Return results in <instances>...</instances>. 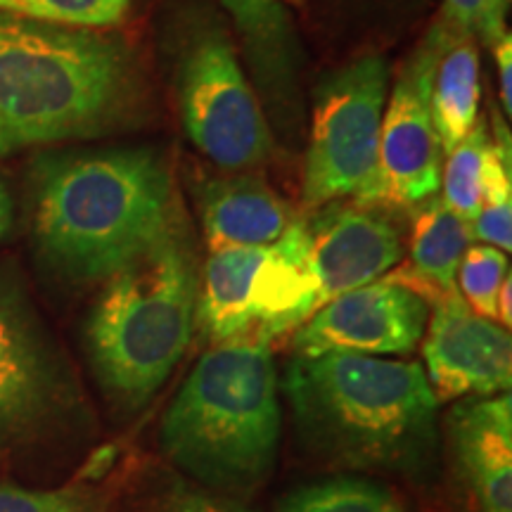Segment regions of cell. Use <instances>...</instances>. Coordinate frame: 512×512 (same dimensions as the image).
I'll list each match as a JSON object with an SVG mask.
<instances>
[{"label":"cell","instance_id":"2e32d148","mask_svg":"<svg viewBox=\"0 0 512 512\" xmlns=\"http://www.w3.org/2000/svg\"><path fill=\"white\" fill-rule=\"evenodd\" d=\"M264 254L266 247H226L209 254L195 318L214 342L242 337L254 323L252 290Z\"/></svg>","mask_w":512,"mask_h":512},{"label":"cell","instance_id":"83f0119b","mask_svg":"<svg viewBox=\"0 0 512 512\" xmlns=\"http://www.w3.org/2000/svg\"><path fill=\"white\" fill-rule=\"evenodd\" d=\"M510 0H484V12L482 22H479L477 34L484 38L486 46H494V43L503 34V22H505V8H508Z\"/></svg>","mask_w":512,"mask_h":512},{"label":"cell","instance_id":"5b68a950","mask_svg":"<svg viewBox=\"0 0 512 512\" xmlns=\"http://www.w3.org/2000/svg\"><path fill=\"white\" fill-rule=\"evenodd\" d=\"M197 268L181 223L107 278L88 320L100 382L126 406H143L174 373L197 306Z\"/></svg>","mask_w":512,"mask_h":512},{"label":"cell","instance_id":"8992f818","mask_svg":"<svg viewBox=\"0 0 512 512\" xmlns=\"http://www.w3.org/2000/svg\"><path fill=\"white\" fill-rule=\"evenodd\" d=\"M387 91L389 64L382 55L358 57L320 88L304 169L306 209L328 207L344 197L368 202Z\"/></svg>","mask_w":512,"mask_h":512},{"label":"cell","instance_id":"44dd1931","mask_svg":"<svg viewBox=\"0 0 512 512\" xmlns=\"http://www.w3.org/2000/svg\"><path fill=\"white\" fill-rule=\"evenodd\" d=\"M491 136L489 126L482 119L472 126V131L448 152L444 183V204L456 211L460 219L472 221L482 207L484 164L489 155Z\"/></svg>","mask_w":512,"mask_h":512},{"label":"cell","instance_id":"cb8c5ba5","mask_svg":"<svg viewBox=\"0 0 512 512\" xmlns=\"http://www.w3.org/2000/svg\"><path fill=\"white\" fill-rule=\"evenodd\" d=\"M0 512H91L74 491H34L0 484Z\"/></svg>","mask_w":512,"mask_h":512},{"label":"cell","instance_id":"ba28073f","mask_svg":"<svg viewBox=\"0 0 512 512\" xmlns=\"http://www.w3.org/2000/svg\"><path fill=\"white\" fill-rule=\"evenodd\" d=\"M456 36L434 24L422 46L403 64L384 105L375 185L366 204L415 207L441 188V145L432 124L430 95L437 62Z\"/></svg>","mask_w":512,"mask_h":512},{"label":"cell","instance_id":"7402d4cb","mask_svg":"<svg viewBox=\"0 0 512 512\" xmlns=\"http://www.w3.org/2000/svg\"><path fill=\"white\" fill-rule=\"evenodd\" d=\"M0 12L67 29H112L131 12V0H0Z\"/></svg>","mask_w":512,"mask_h":512},{"label":"cell","instance_id":"484cf974","mask_svg":"<svg viewBox=\"0 0 512 512\" xmlns=\"http://www.w3.org/2000/svg\"><path fill=\"white\" fill-rule=\"evenodd\" d=\"M166 512H254L228 496H209L200 491H185L169 503Z\"/></svg>","mask_w":512,"mask_h":512},{"label":"cell","instance_id":"9a60e30c","mask_svg":"<svg viewBox=\"0 0 512 512\" xmlns=\"http://www.w3.org/2000/svg\"><path fill=\"white\" fill-rule=\"evenodd\" d=\"M202 226L211 252L226 247H268L290 226L285 202L256 176L209 183L202 195Z\"/></svg>","mask_w":512,"mask_h":512},{"label":"cell","instance_id":"277c9868","mask_svg":"<svg viewBox=\"0 0 512 512\" xmlns=\"http://www.w3.org/2000/svg\"><path fill=\"white\" fill-rule=\"evenodd\" d=\"M162 446L211 489L247 494L271 475L280 444L273 354L264 337H235L200 358L162 422Z\"/></svg>","mask_w":512,"mask_h":512},{"label":"cell","instance_id":"603a6c76","mask_svg":"<svg viewBox=\"0 0 512 512\" xmlns=\"http://www.w3.org/2000/svg\"><path fill=\"white\" fill-rule=\"evenodd\" d=\"M508 278V256L489 245L467 247L456 273V290L477 316L496 320L498 292Z\"/></svg>","mask_w":512,"mask_h":512},{"label":"cell","instance_id":"7c38bea8","mask_svg":"<svg viewBox=\"0 0 512 512\" xmlns=\"http://www.w3.org/2000/svg\"><path fill=\"white\" fill-rule=\"evenodd\" d=\"M311 261L320 285V306L387 275L403 256L396 228L373 209L320 207L306 223Z\"/></svg>","mask_w":512,"mask_h":512},{"label":"cell","instance_id":"7a4b0ae2","mask_svg":"<svg viewBox=\"0 0 512 512\" xmlns=\"http://www.w3.org/2000/svg\"><path fill=\"white\" fill-rule=\"evenodd\" d=\"M176 221L171 171L152 150L57 155L36 166V245L67 278L107 280Z\"/></svg>","mask_w":512,"mask_h":512},{"label":"cell","instance_id":"3957f363","mask_svg":"<svg viewBox=\"0 0 512 512\" xmlns=\"http://www.w3.org/2000/svg\"><path fill=\"white\" fill-rule=\"evenodd\" d=\"M131 98L121 43L0 12V155L98 136Z\"/></svg>","mask_w":512,"mask_h":512},{"label":"cell","instance_id":"ac0fdd59","mask_svg":"<svg viewBox=\"0 0 512 512\" xmlns=\"http://www.w3.org/2000/svg\"><path fill=\"white\" fill-rule=\"evenodd\" d=\"M430 110L441 152L448 155L477 124L479 55L472 38L448 41L434 72Z\"/></svg>","mask_w":512,"mask_h":512},{"label":"cell","instance_id":"9c48e42d","mask_svg":"<svg viewBox=\"0 0 512 512\" xmlns=\"http://www.w3.org/2000/svg\"><path fill=\"white\" fill-rule=\"evenodd\" d=\"M430 304L394 280L382 278L339 294L294 332L299 356L351 351L366 356L411 354L425 335Z\"/></svg>","mask_w":512,"mask_h":512},{"label":"cell","instance_id":"4316f807","mask_svg":"<svg viewBox=\"0 0 512 512\" xmlns=\"http://www.w3.org/2000/svg\"><path fill=\"white\" fill-rule=\"evenodd\" d=\"M494 57L498 67V83H501V100L505 117L512 114V38L503 31L501 38L494 43Z\"/></svg>","mask_w":512,"mask_h":512},{"label":"cell","instance_id":"6da1fadb","mask_svg":"<svg viewBox=\"0 0 512 512\" xmlns=\"http://www.w3.org/2000/svg\"><path fill=\"white\" fill-rule=\"evenodd\" d=\"M285 399L311 453L349 470L427 475L437 456V396L420 363L328 351L294 356Z\"/></svg>","mask_w":512,"mask_h":512},{"label":"cell","instance_id":"ffe728a7","mask_svg":"<svg viewBox=\"0 0 512 512\" xmlns=\"http://www.w3.org/2000/svg\"><path fill=\"white\" fill-rule=\"evenodd\" d=\"M278 512H406L389 486L363 477H332L297 486L280 498Z\"/></svg>","mask_w":512,"mask_h":512},{"label":"cell","instance_id":"52a82bcc","mask_svg":"<svg viewBox=\"0 0 512 512\" xmlns=\"http://www.w3.org/2000/svg\"><path fill=\"white\" fill-rule=\"evenodd\" d=\"M178 93L185 133L204 157L233 171L266 162L273 150L271 128L221 29L192 38L178 72Z\"/></svg>","mask_w":512,"mask_h":512},{"label":"cell","instance_id":"f1b7e54d","mask_svg":"<svg viewBox=\"0 0 512 512\" xmlns=\"http://www.w3.org/2000/svg\"><path fill=\"white\" fill-rule=\"evenodd\" d=\"M12 221H15V209H12V197L5 183L0 181V240L12 230Z\"/></svg>","mask_w":512,"mask_h":512},{"label":"cell","instance_id":"8fae6325","mask_svg":"<svg viewBox=\"0 0 512 512\" xmlns=\"http://www.w3.org/2000/svg\"><path fill=\"white\" fill-rule=\"evenodd\" d=\"M62 401V377L27 304L0 285V446L41 430Z\"/></svg>","mask_w":512,"mask_h":512},{"label":"cell","instance_id":"4fadbf2b","mask_svg":"<svg viewBox=\"0 0 512 512\" xmlns=\"http://www.w3.org/2000/svg\"><path fill=\"white\" fill-rule=\"evenodd\" d=\"M451 444L482 512H512V401L472 396L453 408Z\"/></svg>","mask_w":512,"mask_h":512},{"label":"cell","instance_id":"5bb4252c","mask_svg":"<svg viewBox=\"0 0 512 512\" xmlns=\"http://www.w3.org/2000/svg\"><path fill=\"white\" fill-rule=\"evenodd\" d=\"M320 309V285L311 261L309 230L294 221L273 245L254 278L252 313L259 323V337L271 342L304 325Z\"/></svg>","mask_w":512,"mask_h":512},{"label":"cell","instance_id":"e0dca14e","mask_svg":"<svg viewBox=\"0 0 512 512\" xmlns=\"http://www.w3.org/2000/svg\"><path fill=\"white\" fill-rule=\"evenodd\" d=\"M472 242L470 221L460 219L444 202L432 200L415 216L411 235V268H399L387 278L411 287L427 304L456 290L460 259Z\"/></svg>","mask_w":512,"mask_h":512},{"label":"cell","instance_id":"d4e9b609","mask_svg":"<svg viewBox=\"0 0 512 512\" xmlns=\"http://www.w3.org/2000/svg\"><path fill=\"white\" fill-rule=\"evenodd\" d=\"M484 0H444L446 29L460 38H472L482 22Z\"/></svg>","mask_w":512,"mask_h":512},{"label":"cell","instance_id":"30bf717a","mask_svg":"<svg viewBox=\"0 0 512 512\" xmlns=\"http://www.w3.org/2000/svg\"><path fill=\"white\" fill-rule=\"evenodd\" d=\"M430 387L437 401L508 394L512 382L510 332L477 316L458 290L432 302L425 342Z\"/></svg>","mask_w":512,"mask_h":512},{"label":"cell","instance_id":"d6986e66","mask_svg":"<svg viewBox=\"0 0 512 512\" xmlns=\"http://www.w3.org/2000/svg\"><path fill=\"white\" fill-rule=\"evenodd\" d=\"M245 36L254 60L271 76L290 74L294 60V31L280 0H221Z\"/></svg>","mask_w":512,"mask_h":512}]
</instances>
